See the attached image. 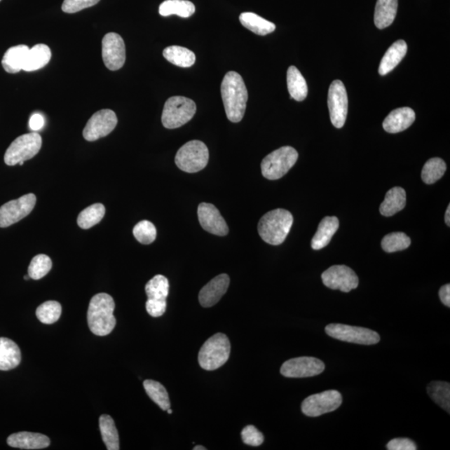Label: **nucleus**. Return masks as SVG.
<instances>
[{
    "instance_id": "nucleus-1",
    "label": "nucleus",
    "mask_w": 450,
    "mask_h": 450,
    "mask_svg": "<svg viewBox=\"0 0 450 450\" xmlns=\"http://www.w3.org/2000/svg\"><path fill=\"white\" fill-rule=\"evenodd\" d=\"M221 96L225 113L229 121L239 123L245 116L248 91L241 75L229 71L221 83Z\"/></svg>"
},
{
    "instance_id": "nucleus-2",
    "label": "nucleus",
    "mask_w": 450,
    "mask_h": 450,
    "mask_svg": "<svg viewBox=\"0 0 450 450\" xmlns=\"http://www.w3.org/2000/svg\"><path fill=\"white\" fill-rule=\"evenodd\" d=\"M114 308L116 304L108 294H97L91 299L87 319L93 334L105 336L112 332L116 325V319L114 315Z\"/></svg>"
},
{
    "instance_id": "nucleus-3",
    "label": "nucleus",
    "mask_w": 450,
    "mask_h": 450,
    "mask_svg": "<svg viewBox=\"0 0 450 450\" xmlns=\"http://www.w3.org/2000/svg\"><path fill=\"white\" fill-rule=\"evenodd\" d=\"M293 222V215L288 210H271L260 219L258 224L259 235L268 244L280 245L283 244L288 236Z\"/></svg>"
},
{
    "instance_id": "nucleus-4",
    "label": "nucleus",
    "mask_w": 450,
    "mask_h": 450,
    "mask_svg": "<svg viewBox=\"0 0 450 450\" xmlns=\"http://www.w3.org/2000/svg\"><path fill=\"white\" fill-rule=\"evenodd\" d=\"M231 342L222 333H218L207 341L198 353V364L205 370L217 369L226 363L231 355Z\"/></svg>"
},
{
    "instance_id": "nucleus-5",
    "label": "nucleus",
    "mask_w": 450,
    "mask_h": 450,
    "mask_svg": "<svg viewBox=\"0 0 450 450\" xmlns=\"http://www.w3.org/2000/svg\"><path fill=\"white\" fill-rule=\"evenodd\" d=\"M195 101L183 96L168 100L162 114V123L166 129H177L191 121L196 113Z\"/></svg>"
},
{
    "instance_id": "nucleus-6",
    "label": "nucleus",
    "mask_w": 450,
    "mask_h": 450,
    "mask_svg": "<svg viewBox=\"0 0 450 450\" xmlns=\"http://www.w3.org/2000/svg\"><path fill=\"white\" fill-rule=\"evenodd\" d=\"M208 147L200 140H192L183 145L175 156V164L186 173H197L208 165Z\"/></svg>"
},
{
    "instance_id": "nucleus-7",
    "label": "nucleus",
    "mask_w": 450,
    "mask_h": 450,
    "mask_svg": "<svg viewBox=\"0 0 450 450\" xmlns=\"http://www.w3.org/2000/svg\"><path fill=\"white\" fill-rule=\"evenodd\" d=\"M298 158L299 154L293 147L285 146L275 150L261 163L264 177L270 180L281 179L295 165Z\"/></svg>"
},
{
    "instance_id": "nucleus-8",
    "label": "nucleus",
    "mask_w": 450,
    "mask_h": 450,
    "mask_svg": "<svg viewBox=\"0 0 450 450\" xmlns=\"http://www.w3.org/2000/svg\"><path fill=\"white\" fill-rule=\"evenodd\" d=\"M41 146L42 138L36 132L18 137L6 150L4 162L8 166H15L20 162L31 160L39 152Z\"/></svg>"
},
{
    "instance_id": "nucleus-9",
    "label": "nucleus",
    "mask_w": 450,
    "mask_h": 450,
    "mask_svg": "<svg viewBox=\"0 0 450 450\" xmlns=\"http://www.w3.org/2000/svg\"><path fill=\"white\" fill-rule=\"evenodd\" d=\"M325 332L338 341L358 345H376L381 341V336L375 331L342 324L329 325L325 327Z\"/></svg>"
},
{
    "instance_id": "nucleus-10",
    "label": "nucleus",
    "mask_w": 450,
    "mask_h": 450,
    "mask_svg": "<svg viewBox=\"0 0 450 450\" xmlns=\"http://www.w3.org/2000/svg\"><path fill=\"white\" fill-rule=\"evenodd\" d=\"M342 404V396L337 390H327L308 396L303 401L302 412L307 416L318 417L336 410Z\"/></svg>"
},
{
    "instance_id": "nucleus-11",
    "label": "nucleus",
    "mask_w": 450,
    "mask_h": 450,
    "mask_svg": "<svg viewBox=\"0 0 450 450\" xmlns=\"http://www.w3.org/2000/svg\"><path fill=\"white\" fill-rule=\"evenodd\" d=\"M36 204L34 193L22 196L0 207V228H7L28 216Z\"/></svg>"
},
{
    "instance_id": "nucleus-12",
    "label": "nucleus",
    "mask_w": 450,
    "mask_h": 450,
    "mask_svg": "<svg viewBox=\"0 0 450 450\" xmlns=\"http://www.w3.org/2000/svg\"><path fill=\"white\" fill-rule=\"evenodd\" d=\"M328 106L332 125L341 129L345 125L348 114L347 91L341 81H334L331 83L328 95Z\"/></svg>"
},
{
    "instance_id": "nucleus-13",
    "label": "nucleus",
    "mask_w": 450,
    "mask_h": 450,
    "mask_svg": "<svg viewBox=\"0 0 450 450\" xmlns=\"http://www.w3.org/2000/svg\"><path fill=\"white\" fill-rule=\"evenodd\" d=\"M118 118L110 109H101L93 116L83 130V136L88 141L98 140L107 136L116 129Z\"/></svg>"
},
{
    "instance_id": "nucleus-14",
    "label": "nucleus",
    "mask_w": 450,
    "mask_h": 450,
    "mask_svg": "<svg viewBox=\"0 0 450 450\" xmlns=\"http://www.w3.org/2000/svg\"><path fill=\"white\" fill-rule=\"evenodd\" d=\"M325 369L324 362L314 357H299L285 362L280 373L287 378H308L323 373Z\"/></svg>"
},
{
    "instance_id": "nucleus-15",
    "label": "nucleus",
    "mask_w": 450,
    "mask_h": 450,
    "mask_svg": "<svg viewBox=\"0 0 450 450\" xmlns=\"http://www.w3.org/2000/svg\"><path fill=\"white\" fill-rule=\"evenodd\" d=\"M322 280L326 287L348 293L359 285V278L354 271L346 266H334L322 273Z\"/></svg>"
},
{
    "instance_id": "nucleus-16",
    "label": "nucleus",
    "mask_w": 450,
    "mask_h": 450,
    "mask_svg": "<svg viewBox=\"0 0 450 450\" xmlns=\"http://www.w3.org/2000/svg\"><path fill=\"white\" fill-rule=\"evenodd\" d=\"M102 58L106 68L112 71L121 69L125 63V43L120 34L109 33L102 41Z\"/></svg>"
},
{
    "instance_id": "nucleus-17",
    "label": "nucleus",
    "mask_w": 450,
    "mask_h": 450,
    "mask_svg": "<svg viewBox=\"0 0 450 450\" xmlns=\"http://www.w3.org/2000/svg\"><path fill=\"white\" fill-rule=\"evenodd\" d=\"M198 221L205 231L219 236L228 235V225L214 205L202 203L198 207Z\"/></svg>"
},
{
    "instance_id": "nucleus-18",
    "label": "nucleus",
    "mask_w": 450,
    "mask_h": 450,
    "mask_svg": "<svg viewBox=\"0 0 450 450\" xmlns=\"http://www.w3.org/2000/svg\"><path fill=\"white\" fill-rule=\"evenodd\" d=\"M231 279L226 273L214 278L208 284L203 287L198 294V300L203 307L210 308L215 306L225 293L227 292Z\"/></svg>"
},
{
    "instance_id": "nucleus-19",
    "label": "nucleus",
    "mask_w": 450,
    "mask_h": 450,
    "mask_svg": "<svg viewBox=\"0 0 450 450\" xmlns=\"http://www.w3.org/2000/svg\"><path fill=\"white\" fill-rule=\"evenodd\" d=\"M416 121V113L412 109L404 107L393 110L383 123V130L388 133L397 134L407 130Z\"/></svg>"
},
{
    "instance_id": "nucleus-20",
    "label": "nucleus",
    "mask_w": 450,
    "mask_h": 450,
    "mask_svg": "<svg viewBox=\"0 0 450 450\" xmlns=\"http://www.w3.org/2000/svg\"><path fill=\"white\" fill-rule=\"evenodd\" d=\"M7 443L12 448L42 449L50 446V439L48 436L39 433L19 432L8 437Z\"/></svg>"
},
{
    "instance_id": "nucleus-21",
    "label": "nucleus",
    "mask_w": 450,
    "mask_h": 450,
    "mask_svg": "<svg viewBox=\"0 0 450 450\" xmlns=\"http://www.w3.org/2000/svg\"><path fill=\"white\" fill-rule=\"evenodd\" d=\"M21 351L16 343L8 338H0V370L8 371L20 365Z\"/></svg>"
},
{
    "instance_id": "nucleus-22",
    "label": "nucleus",
    "mask_w": 450,
    "mask_h": 450,
    "mask_svg": "<svg viewBox=\"0 0 450 450\" xmlns=\"http://www.w3.org/2000/svg\"><path fill=\"white\" fill-rule=\"evenodd\" d=\"M408 46L404 41H398L388 48L379 64V74L385 76L394 69L407 54Z\"/></svg>"
},
{
    "instance_id": "nucleus-23",
    "label": "nucleus",
    "mask_w": 450,
    "mask_h": 450,
    "mask_svg": "<svg viewBox=\"0 0 450 450\" xmlns=\"http://www.w3.org/2000/svg\"><path fill=\"white\" fill-rule=\"evenodd\" d=\"M339 227V222L337 217H325L318 227V231L311 241L313 250H320L325 248L332 240L334 233Z\"/></svg>"
},
{
    "instance_id": "nucleus-24",
    "label": "nucleus",
    "mask_w": 450,
    "mask_h": 450,
    "mask_svg": "<svg viewBox=\"0 0 450 450\" xmlns=\"http://www.w3.org/2000/svg\"><path fill=\"white\" fill-rule=\"evenodd\" d=\"M398 0H378L374 12V24L379 29L389 27L395 20Z\"/></svg>"
},
{
    "instance_id": "nucleus-25",
    "label": "nucleus",
    "mask_w": 450,
    "mask_h": 450,
    "mask_svg": "<svg viewBox=\"0 0 450 450\" xmlns=\"http://www.w3.org/2000/svg\"><path fill=\"white\" fill-rule=\"evenodd\" d=\"M29 48L27 46H17L8 48L2 60V65L6 71L16 74L23 70Z\"/></svg>"
},
{
    "instance_id": "nucleus-26",
    "label": "nucleus",
    "mask_w": 450,
    "mask_h": 450,
    "mask_svg": "<svg viewBox=\"0 0 450 450\" xmlns=\"http://www.w3.org/2000/svg\"><path fill=\"white\" fill-rule=\"evenodd\" d=\"M406 205V193L403 188L394 187L387 192L379 211L386 217H390L402 210Z\"/></svg>"
},
{
    "instance_id": "nucleus-27",
    "label": "nucleus",
    "mask_w": 450,
    "mask_h": 450,
    "mask_svg": "<svg viewBox=\"0 0 450 450\" xmlns=\"http://www.w3.org/2000/svg\"><path fill=\"white\" fill-rule=\"evenodd\" d=\"M51 56L50 47L43 43L35 46L29 48L23 70L26 72H32L41 69L48 64Z\"/></svg>"
},
{
    "instance_id": "nucleus-28",
    "label": "nucleus",
    "mask_w": 450,
    "mask_h": 450,
    "mask_svg": "<svg viewBox=\"0 0 450 450\" xmlns=\"http://www.w3.org/2000/svg\"><path fill=\"white\" fill-rule=\"evenodd\" d=\"M287 86L291 99L303 101L308 95V86L306 79L295 66H290L287 71Z\"/></svg>"
},
{
    "instance_id": "nucleus-29",
    "label": "nucleus",
    "mask_w": 450,
    "mask_h": 450,
    "mask_svg": "<svg viewBox=\"0 0 450 450\" xmlns=\"http://www.w3.org/2000/svg\"><path fill=\"white\" fill-rule=\"evenodd\" d=\"M240 21L244 27L261 36L273 33L276 29L275 25L272 22L263 19L254 13H243L240 16Z\"/></svg>"
},
{
    "instance_id": "nucleus-30",
    "label": "nucleus",
    "mask_w": 450,
    "mask_h": 450,
    "mask_svg": "<svg viewBox=\"0 0 450 450\" xmlns=\"http://www.w3.org/2000/svg\"><path fill=\"white\" fill-rule=\"evenodd\" d=\"M163 55L171 64L182 68L191 67L196 60L195 53L177 46L167 47L163 52Z\"/></svg>"
},
{
    "instance_id": "nucleus-31",
    "label": "nucleus",
    "mask_w": 450,
    "mask_h": 450,
    "mask_svg": "<svg viewBox=\"0 0 450 450\" xmlns=\"http://www.w3.org/2000/svg\"><path fill=\"white\" fill-rule=\"evenodd\" d=\"M158 12L161 16L167 17L176 15L189 18L195 14L196 6L188 0H165L161 4Z\"/></svg>"
},
{
    "instance_id": "nucleus-32",
    "label": "nucleus",
    "mask_w": 450,
    "mask_h": 450,
    "mask_svg": "<svg viewBox=\"0 0 450 450\" xmlns=\"http://www.w3.org/2000/svg\"><path fill=\"white\" fill-rule=\"evenodd\" d=\"M100 430L107 449H120V438H118L116 423L111 416L108 414H102L100 417Z\"/></svg>"
},
{
    "instance_id": "nucleus-33",
    "label": "nucleus",
    "mask_w": 450,
    "mask_h": 450,
    "mask_svg": "<svg viewBox=\"0 0 450 450\" xmlns=\"http://www.w3.org/2000/svg\"><path fill=\"white\" fill-rule=\"evenodd\" d=\"M428 394L435 402L444 409L445 411L450 412V385L449 383L442 381L431 382L427 388Z\"/></svg>"
},
{
    "instance_id": "nucleus-34",
    "label": "nucleus",
    "mask_w": 450,
    "mask_h": 450,
    "mask_svg": "<svg viewBox=\"0 0 450 450\" xmlns=\"http://www.w3.org/2000/svg\"><path fill=\"white\" fill-rule=\"evenodd\" d=\"M144 388L149 398L158 405V407L165 411L170 408L169 394L161 383L152 381V379H146L144 381Z\"/></svg>"
},
{
    "instance_id": "nucleus-35",
    "label": "nucleus",
    "mask_w": 450,
    "mask_h": 450,
    "mask_svg": "<svg viewBox=\"0 0 450 450\" xmlns=\"http://www.w3.org/2000/svg\"><path fill=\"white\" fill-rule=\"evenodd\" d=\"M446 169V164L442 158H432L423 168L422 179L427 184H435L443 177Z\"/></svg>"
},
{
    "instance_id": "nucleus-36",
    "label": "nucleus",
    "mask_w": 450,
    "mask_h": 450,
    "mask_svg": "<svg viewBox=\"0 0 450 450\" xmlns=\"http://www.w3.org/2000/svg\"><path fill=\"white\" fill-rule=\"evenodd\" d=\"M105 208L102 204L92 205L79 214V226L83 229H90L99 224L104 218Z\"/></svg>"
},
{
    "instance_id": "nucleus-37",
    "label": "nucleus",
    "mask_w": 450,
    "mask_h": 450,
    "mask_svg": "<svg viewBox=\"0 0 450 450\" xmlns=\"http://www.w3.org/2000/svg\"><path fill=\"white\" fill-rule=\"evenodd\" d=\"M170 283L164 275H158L150 280L145 285V292L148 299H166L169 294Z\"/></svg>"
},
{
    "instance_id": "nucleus-38",
    "label": "nucleus",
    "mask_w": 450,
    "mask_h": 450,
    "mask_svg": "<svg viewBox=\"0 0 450 450\" xmlns=\"http://www.w3.org/2000/svg\"><path fill=\"white\" fill-rule=\"evenodd\" d=\"M411 240L402 232L391 233L383 237L381 242L382 249L387 253H394L397 251L408 249Z\"/></svg>"
},
{
    "instance_id": "nucleus-39",
    "label": "nucleus",
    "mask_w": 450,
    "mask_h": 450,
    "mask_svg": "<svg viewBox=\"0 0 450 450\" xmlns=\"http://www.w3.org/2000/svg\"><path fill=\"white\" fill-rule=\"evenodd\" d=\"M61 313V304L50 300V301L43 303L37 308L36 316L41 323L52 325L60 320Z\"/></svg>"
},
{
    "instance_id": "nucleus-40",
    "label": "nucleus",
    "mask_w": 450,
    "mask_h": 450,
    "mask_svg": "<svg viewBox=\"0 0 450 450\" xmlns=\"http://www.w3.org/2000/svg\"><path fill=\"white\" fill-rule=\"evenodd\" d=\"M52 268L51 259L46 254H39L31 261L28 275L30 279L39 280L45 277Z\"/></svg>"
},
{
    "instance_id": "nucleus-41",
    "label": "nucleus",
    "mask_w": 450,
    "mask_h": 450,
    "mask_svg": "<svg viewBox=\"0 0 450 450\" xmlns=\"http://www.w3.org/2000/svg\"><path fill=\"white\" fill-rule=\"evenodd\" d=\"M133 233L135 239L142 245L152 244L157 236L156 226L149 220H142L137 224L133 229Z\"/></svg>"
},
{
    "instance_id": "nucleus-42",
    "label": "nucleus",
    "mask_w": 450,
    "mask_h": 450,
    "mask_svg": "<svg viewBox=\"0 0 450 450\" xmlns=\"http://www.w3.org/2000/svg\"><path fill=\"white\" fill-rule=\"evenodd\" d=\"M100 0H64L62 4V11L67 14H74L85 10V8L95 6Z\"/></svg>"
},
{
    "instance_id": "nucleus-43",
    "label": "nucleus",
    "mask_w": 450,
    "mask_h": 450,
    "mask_svg": "<svg viewBox=\"0 0 450 450\" xmlns=\"http://www.w3.org/2000/svg\"><path fill=\"white\" fill-rule=\"evenodd\" d=\"M243 442L250 446L257 447L261 445L264 438L261 432H259L253 425H248L242 430L241 433Z\"/></svg>"
},
{
    "instance_id": "nucleus-44",
    "label": "nucleus",
    "mask_w": 450,
    "mask_h": 450,
    "mask_svg": "<svg viewBox=\"0 0 450 450\" xmlns=\"http://www.w3.org/2000/svg\"><path fill=\"white\" fill-rule=\"evenodd\" d=\"M166 299H148L146 311L150 316L157 318L165 314L166 311Z\"/></svg>"
},
{
    "instance_id": "nucleus-45",
    "label": "nucleus",
    "mask_w": 450,
    "mask_h": 450,
    "mask_svg": "<svg viewBox=\"0 0 450 450\" xmlns=\"http://www.w3.org/2000/svg\"><path fill=\"white\" fill-rule=\"evenodd\" d=\"M387 449L389 450H416V444L409 439H395L390 441L387 444Z\"/></svg>"
},
{
    "instance_id": "nucleus-46",
    "label": "nucleus",
    "mask_w": 450,
    "mask_h": 450,
    "mask_svg": "<svg viewBox=\"0 0 450 450\" xmlns=\"http://www.w3.org/2000/svg\"><path fill=\"white\" fill-rule=\"evenodd\" d=\"M45 118L41 114H34L32 116L30 117L29 120V128L34 132L41 130L43 126H45Z\"/></svg>"
},
{
    "instance_id": "nucleus-47",
    "label": "nucleus",
    "mask_w": 450,
    "mask_h": 450,
    "mask_svg": "<svg viewBox=\"0 0 450 450\" xmlns=\"http://www.w3.org/2000/svg\"><path fill=\"white\" fill-rule=\"evenodd\" d=\"M439 298L441 302H442L445 306L450 307V285H445L443 287H441L439 292Z\"/></svg>"
},
{
    "instance_id": "nucleus-48",
    "label": "nucleus",
    "mask_w": 450,
    "mask_h": 450,
    "mask_svg": "<svg viewBox=\"0 0 450 450\" xmlns=\"http://www.w3.org/2000/svg\"><path fill=\"white\" fill-rule=\"evenodd\" d=\"M444 219H445V224L448 225V226H450V206H448L446 212H445V216H444Z\"/></svg>"
},
{
    "instance_id": "nucleus-49",
    "label": "nucleus",
    "mask_w": 450,
    "mask_h": 450,
    "mask_svg": "<svg viewBox=\"0 0 450 450\" xmlns=\"http://www.w3.org/2000/svg\"><path fill=\"white\" fill-rule=\"evenodd\" d=\"M207 449L204 446H201V445H198V446H196L193 448V450H206Z\"/></svg>"
},
{
    "instance_id": "nucleus-50",
    "label": "nucleus",
    "mask_w": 450,
    "mask_h": 450,
    "mask_svg": "<svg viewBox=\"0 0 450 450\" xmlns=\"http://www.w3.org/2000/svg\"><path fill=\"white\" fill-rule=\"evenodd\" d=\"M167 411H168V413H169L170 414H171L172 413H173V410H172L170 408L169 409H167Z\"/></svg>"
},
{
    "instance_id": "nucleus-51",
    "label": "nucleus",
    "mask_w": 450,
    "mask_h": 450,
    "mask_svg": "<svg viewBox=\"0 0 450 450\" xmlns=\"http://www.w3.org/2000/svg\"><path fill=\"white\" fill-rule=\"evenodd\" d=\"M25 280H28L29 279V275H26V276L25 277Z\"/></svg>"
},
{
    "instance_id": "nucleus-52",
    "label": "nucleus",
    "mask_w": 450,
    "mask_h": 450,
    "mask_svg": "<svg viewBox=\"0 0 450 450\" xmlns=\"http://www.w3.org/2000/svg\"><path fill=\"white\" fill-rule=\"evenodd\" d=\"M24 163H25V162H20L19 165H24Z\"/></svg>"
},
{
    "instance_id": "nucleus-53",
    "label": "nucleus",
    "mask_w": 450,
    "mask_h": 450,
    "mask_svg": "<svg viewBox=\"0 0 450 450\" xmlns=\"http://www.w3.org/2000/svg\"><path fill=\"white\" fill-rule=\"evenodd\" d=\"M0 1H1V0H0Z\"/></svg>"
}]
</instances>
